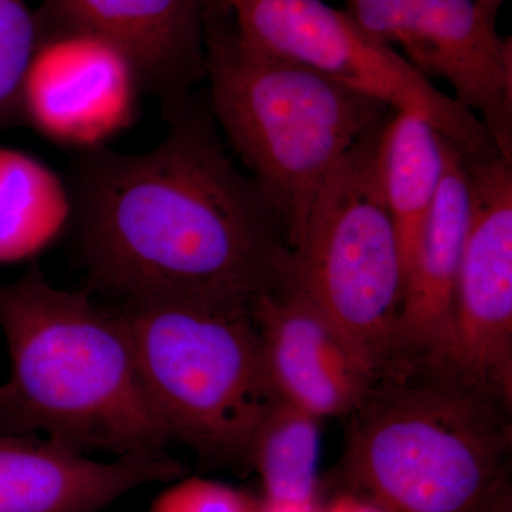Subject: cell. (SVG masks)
I'll return each instance as SVG.
<instances>
[{
	"label": "cell",
	"instance_id": "1",
	"mask_svg": "<svg viewBox=\"0 0 512 512\" xmlns=\"http://www.w3.org/2000/svg\"><path fill=\"white\" fill-rule=\"evenodd\" d=\"M153 150L74 157L70 194L94 289L124 303L254 308L291 276L284 231L258 185L228 156L194 94L164 106Z\"/></svg>",
	"mask_w": 512,
	"mask_h": 512
},
{
	"label": "cell",
	"instance_id": "7",
	"mask_svg": "<svg viewBox=\"0 0 512 512\" xmlns=\"http://www.w3.org/2000/svg\"><path fill=\"white\" fill-rule=\"evenodd\" d=\"M249 45L309 67L394 111L430 121L467 158L500 154L483 121L441 93L399 50L323 0H214Z\"/></svg>",
	"mask_w": 512,
	"mask_h": 512
},
{
	"label": "cell",
	"instance_id": "18",
	"mask_svg": "<svg viewBox=\"0 0 512 512\" xmlns=\"http://www.w3.org/2000/svg\"><path fill=\"white\" fill-rule=\"evenodd\" d=\"M39 29L29 0H0V130L22 124L20 97Z\"/></svg>",
	"mask_w": 512,
	"mask_h": 512
},
{
	"label": "cell",
	"instance_id": "9",
	"mask_svg": "<svg viewBox=\"0 0 512 512\" xmlns=\"http://www.w3.org/2000/svg\"><path fill=\"white\" fill-rule=\"evenodd\" d=\"M463 158L471 220L440 367L511 410L512 161Z\"/></svg>",
	"mask_w": 512,
	"mask_h": 512
},
{
	"label": "cell",
	"instance_id": "15",
	"mask_svg": "<svg viewBox=\"0 0 512 512\" xmlns=\"http://www.w3.org/2000/svg\"><path fill=\"white\" fill-rule=\"evenodd\" d=\"M447 138L430 121L393 111L377 144V173L402 254L404 279L444 173Z\"/></svg>",
	"mask_w": 512,
	"mask_h": 512
},
{
	"label": "cell",
	"instance_id": "21",
	"mask_svg": "<svg viewBox=\"0 0 512 512\" xmlns=\"http://www.w3.org/2000/svg\"><path fill=\"white\" fill-rule=\"evenodd\" d=\"M319 503V501H318ZM318 503L311 505L275 503L259 498V512H318Z\"/></svg>",
	"mask_w": 512,
	"mask_h": 512
},
{
	"label": "cell",
	"instance_id": "13",
	"mask_svg": "<svg viewBox=\"0 0 512 512\" xmlns=\"http://www.w3.org/2000/svg\"><path fill=\"white\" fill-rule=\"evenodd\" d=\"M212 0H42L46 18L99 33L136 64L144 92L164 106L205 79V29Z\"/></svg>",
	"mask_w": 512,
	"mask_h": 512
},
{
	"label": "cell",
	"instance_id": "14",
	"mask_svg": "<svg viewBox=\"0 0 512 512\" xmlns=\"http://www.w3.org/2000/svg\"><path fill=\"white\" fill-rule=\"evenodd\" d=\"M470 220L466 164L447 140L439 191L404 279L397 360L434 366L443 363L450 346L454 299Z\"/></svg>",
	"mask_w": 512,
	"mask_h": 512
},
{
	"label": "cell",
	"instance_id": "2",
	"mask_svg": "<svg viewBox=\"0 0 512 512\" xmlns=\"http://www.w3.org/2000/svg\"><path fill=\"white\" fill-rule=\"evenodd\" d=\"M0 330L9 353L0 431L114 457L170 446L126 323L97 306L89 291L57 289L32 265L0 284Z\"/></svg>",
	"mask_w": 512,
	"mask_h": 512
},
{
	"label": "cell",
	"instance_id": "3",
	"mask_svg": "<svg viewBox=\"0 0 512 512\" xmlns=\"http://www.w3.org/2000/svg\"><path fill=\"white\" fill-rule=\"evenodd\" d=\"M511 410L400 360L353 410L342 485L383 512H512Z\"/></svg>",
	"mask_w": 512,
	"mask_h": 512
},
{
	"label": "cell",
	"instance_id": "8",
	"mask_svg": "<svg viewBox=\"0 0 512 512\" xmlns=\"http://www.w3.org/2000/svg\"><path fill=\"white\" fill-rule=\"evenodd\" d=\"M345 2L369 35L400 47L426 79L444 80L512 161V43L498 32V8L480 0Z\"/></svg>",
	"mask_w": 512,
	"mask_h": 512
},
{
	"label": "cell",
	"instance_id": "4",
	"mask_svg": "<svg viewBox=\"0 0 512 512\" xmlns=\"http://www.w3.org/2000/svg\"><path fill=\"white\" fill-rule=\"evenodd\" d=\"M205 79L212 119L275 212L292 256L332 168L394 110L249 45L221 6L205 29Z\"/></svg>",
	"mask_w": 512,
	"mask_h": 512
},
{
	"label": "cell",
	"instance_id": "6",
	"mask_svg": "<svg viewBox=\"0 0 512 512\" xmlns=\"http://www.w3.org/2000/svg\"><path fill=\"white\" fill-rule=\"evenodd\" d=\"M383 126L332 168L291 256L293 281L372 380L399 359L404 292L399 239L377 173Z\"/></svg>",
	"mask_w": 512,
	"mask_h": 512
},
{
	"label": "cell",
	"instance_id": "10",
	"mask_svg": "<svg viewBox=\"0 0 512 512\" xmlns=\"http://www.w3.org/2000/svg\"><path fill=\"white\" fill-rule=\"evenodd\" d=\"M20 97L22 124L76 153L104 147L136 123L143 82L121 47L46 18Z\"/></svg>",
	"mask_w": 512,
	"mask_h": 512
},
{
	"label": "cell",
	"instance_id": "16",
	"mask_svg": "<svg viewBox=\"0 0 512 512\" xmlns=\"http://www.w3.org/2000/svg\"><path fill=\"white\" fill-rule=\"evenodd\" d=\"M73 217L69 187L39 158L0 147V265L49 248Z\"/></svg>",
	"mask_w": 512,
	"mask_h": 512
},
{
	"label": "cell",
	"instance_id": "12",
	"mask_svg": "<svg viewBox=\"0 0 512 512\" xmlns=\"http://www.w3.org/2000/svg\"><path fill=\"white\" fill-rule=\"evenodd\" d=\"M181 477L183 466L167 453L100 461L46 437L0 431V512H99L144 485Z\"/></svg>",
	"mask_w": 512,
	"mask_h": 512
},
{
	"label": "cell",
	"instance_id": "5",
	"mask_svg": "<svg viewBox=\"0 0 512 512\" xmlns=\"http://www.w3.org/2000/svg\"><path fill=\"white\" fill-rule=\"evenodd\" d=\"M254 308L214 302L124 303L119 313L170 443L204 463L249 468L279 402Z\"/></svg>",
	"mask_w": 512,
	"mask_h": 512
},
{
	"label": "cell",
	"instance_id": "20",
	"mask_svg": "<svg viewBox=\"0 0 512 512\" xmlns=\"http://www.w3.org/2000/svg\"><path fill=\"white\" fill-rule=\"evenodd\" d=\"M318 512H383L365 495L342 485L329 500L318 503Z\"/></svg>",
	"mask_w": 512,
	"mask_h": 512
},
{
	"label": "cell",
	"instance_id": "22",
	"mask_svg": "<svg viewBox=\"0 0 512 512\" xmlns=\"http://www.w3.org/2000/svg\"><path fill=\"white\" fill-rule=\"evenodd\" d=\"M480 2L487 3V5L495 6V8H500L501 3L504 0H480Z\"/></svg>",
	"mask_w": 512,
	"mask_h": 512
},
{
	"label": "cell",
	"instance_id": "17",
	"mask_svg": "<svg viewBox=\"0 0 512 512\" xmlns=\"http://www.w3.org/2000/svg\"><path fill=\"white\" fill-rule=\"evenodd\" d=\"M319 421L284 400H279L268 414L249 458V468L261 478L264 500L318 503Z\"/></svg>",
	"mask_w": 512,
	"mask_h": 512
},
{
	"label": "cell",
	"instance_id": "19",
	"mask_svg": "<svg viewBox=\"0 0 512 512\" xmlns=\"http://www.w3.org/2000/svg\"><path fill=\"white\" fill-rule=\"evenodd\" d=\"M150 512H259V498L207 478H178Z\"/></svg>",
	"mask_w": 512,
	"mask_h": 512
},
{
	"label": "cell",
	"instance_id": "11",
	"mask_svg": "<svg viewBox=\"0 0 512 512\" xmlns=\"http://www.w3.org/2000/svg\"><path fill=\"white\" fill-rule=\"evenodd\" d=\"M252 312L279 399L320 420L359 406L373 380L292 275Z\"/></svg>",
	"mask_w": 512,
	"mask_h": 512
}]
</instances>
